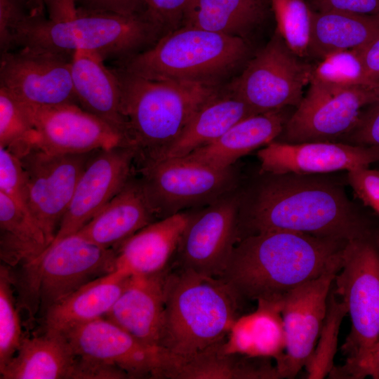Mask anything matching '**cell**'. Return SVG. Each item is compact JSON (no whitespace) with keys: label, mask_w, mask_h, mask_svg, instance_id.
Segmentation results:
<instances>
[{"label":"cell","mask_w":379,"mask_h":379,"mask_svg":"<svg viewBox=\"0 0 379 379\" xmlns=\"http://www.w3.org/2000/svg\"><path fill=\"white\" fill-rule=\"evenodd\" d=\"M256 114L223 86L199 108L178 140L156 160L185 157L213 142L241 120Z\"/></svg>","instance_id":"cell-29"},{"label":"cell","mask_w":379,"mask_h":379,"mask_svg":"<svg viewBox=\"0 0 379 379\" xmlns=\"http://www.w3.org/2000/svg\"><path fill=\"white\" fill-rule=\"evenodd\" d=\"M316 11H340L364 15L379 14V0H307Z\"/></svg>","instance_id":"cell-44"},{"label":"cell","mask_w":379,"mask_h":379,"mask_svg":"<svg viewBox=\"0 0 379 379\" xmlns=\"http://www.w3.org/2000/svg\"><path fill=\"white\" fill-rule=\"evenodd\" d=\"M285 109L246 117L213 142L183 157L219 168L231 167L241 157L279 136L290 117Z\"/></svg>","instance_id":"cell-25"},{"label":"cell","mask_w":379,"mask_h":379,"mask_svg":"<svg viewBox=\"0 0 379 379\" xmlns=\"http://www.w3.org/2000/svg\"><path fill=\"white\" fill-rule=\"evenodd\" d=\"M111 67L118 79L128 142L135 151L137 165L161 157L221 88L152 80Z\"/></svg>","instance_id":"cell-4"},{"label":"cell","mask_w":379,"mask_h":379,"mask_svg":"<svg viewBox=\"0 0 379 379\" xmlns=\"http://www.w3.org/2000/svg\"><path fill=\"white\" fill-rule=\"evenodd\" d=\"M370 90L373 98V103L379 102V83L371 85Z\"/></svg>","instance_id":"cell-49"},{"label":"cell","mask_w":379,"mask_h":379,"mask_svg":"<svg viewBox=\"0 0 379 379\" xmlns=\"http://www.w3.org/2000/svg\"><path fill=\"white\" fill-rule=\"evenodd\" d=\"M340 142L379 149V102L362 110L356 126Z\"/></svg>","instance_id":"cell-42"},{"label":"cell","mask_w":379,"mask_h":379,"mask_svg":"<svg viewBox=\"0 0 379 379\" xmlns=\"http://www.w3.org/2000/svg\"><path fill=\"white\" fill-rule=\"evenodd\" d=\"M329 375L334 378L359 379L371 376L372 378L379 379V341L358 364L346 369L334 366Z\"/></svg>","instance_id":"cell-45"},{"label":"cell","mask_w":379,"mask_h":379,"mask_svg":"<svg viewBox=\"0 0 379 379\" xmlns=\"http://www.w3.org/2000/svg\"><path fill=\"white\" fill-rule=\"evenodd\" d=\"M257 157L260 172L316 175L368 167L379 161V149L343 142L274 140L260 149Z\"/></svg>","instance_id":"cell-19"},{"label":"cell","mask_w":379,"mask_h":379,"mask_svg":"<svg viewBox=\"0 0 379 379\" xmlns=\"http://www.w3.org/2000/svg\"><path fill=\"white\" fill-rule=\"evenodd\" d=\"M239 188L192 210L176 253L178 267L222 278L237 242Z\"/></svg>","instance_id":"cell-13"},{"label":"cell","mask_w":379,"mask_h":379,"mask_svg":"<svg viewBox=\"0 0 379 379\" xmlns=\"http://www.w3.org/2000/svg\"><path fill=\"white\" fill-rule=\"evenodd\" d=\"M114 250L100 247L79 233L51 242L22 265V302L32 316L47 310L81 286L114 271Z\"/></svg>","instance_id":"cell-7"},{"label":"cell","mask_w":379,"mask_h":379,"mask_svg":"<svg viewBox=\"0 0 379 379\" xmlns=\"http://www.w3.org/2000/svg\"><path fill=\"white\" fill-rule=\"evenodd\" d=\"M335 294L341 298L351 319V330L341 347L346 356L340 369L362 360L379 341V245L377 239L349 241L336 274Z\"/></svg>","instance_id":"cell-9"},{"label":"cell","mask_w":379,"mask_h":379,"mask_svg":"<svg viewBox=\"0 0 379 379\" xmlns=\"http://www.w3.org/2000/svg\"><path fill=\"white\" fill-rule=\"evenodd\" d=\"M72 57L29 46L1 53L0 86L32 106L79 105L72 83Z\"/></svg>","instance_id":"cell-14"},{"label":"cell","mask_w":379,"mask_h":379,"mask_svg":"<svg viewBox=\"0 0 379 379\" xmlns=\"http://www.w3.org/2000/svg\"><path fill=\"white\" fill-rule=\"evenodd\" d=\"M192 210L157 220L138 231L114 250V270L128 275L164 271L175 255Z\"/></svg>","instance_id":"cell-21"},{"label":"cell","mask_w":379,"mask_h":379,"mask_svg":"<svg viewBox=\"0 0 379 379\" xmlns=\"http://www.w3.org/2000/svg\"><path fill=\"white\" fill-rule=\"evenodd\" d=\"M166 270L133 274L111 310L104 317L141 342L159 347L164 324Z\"/></svg>","instance_id":"cell-20"},{"label":"cell","mask_w":379,"mask_h":379,"mask_svg":"<svg viewBox=\"0 0 379 379\" xmlns=\"http://www.w3.org/2000/svg\"><path fill=\"white\" fill-rule=\"evenodd\" d=\"M0 234L1 260L11 267L31 262L48 246L29 211L1 192Z\"/></svg>","instance_id":"cell-32"},{"label":"cell","mask_w":379,"mask_h":379,"mask_svg":"<svg viewBox=\"0 0 379 379\" xmlns=\"http://www.w3.org/2000/svg\"><path fill=\"white\" fill-rule=\"evenodd\" d=\"M258 1H262V2H263V3L267 4H270L269 0H258Z\"/></svg>","instance_id":"cell-50"},{"label":"cell","mask_w":379,"mask_h":379,"mask_svg":"<svg viewBox=\"0 0 379 379\" xmlns=\"http://www.w3.org/2000/svg\"><path fill=\"white\" fill-rule=\"evenodd\" d=\"M341 267L291 291L281 300L286 348L276 367L281 378H293L305 366L319 338L332 284Z\"/></svg>","instance_id":"cell-15"},{"label":"cell","mask_w":379,"mask_h":379,"mask_svg":"<svg viewBox=\"0 0 379 379\" xmlns=\"http://www.w3.org/2000/svg\"><path fill=\"white\" fill-rule=\"evenodd\" d=\"M347 182L363 204L379 215V171L368 167L349 171Z\"/></svg>","instance_id":"cell-41"},{"label":"cell","mask_w":379,"mask_h":379,"mask_svg":"<svg viewBox=\"0 0 379 379\" xmlns=\"http://www.w3.org/2000/svg\"><path fill=\"white\" fill-rule=\"evenodd\" d=\"M363 75L368 86L379 83V37L358 49Z\"/></svg>","instance_id":"cell-46"},{"label":"cell","mask_w":379,"mask_h":379,"mask_svg":"<svg viewBox=\"0 0 379 379\" xmlns=\"http://www.w3.org/2000/svg\"><path fill=\"white\" fill-rule=\"evenodd\" d=\"M267 6L258 0H190L182 27L247 40L265 20Z\"/></svg>","instance_id":"cell-31"},{"label":"cell","mask_w":379,"mask_h":379,"mask_svg":"<svg viewBox=\"0 0 379 379\" xmlns=\"http://www.w3.org/2000/svg\"><path fill=\"white\" fill-rule=\"evenodd\" d=\"M28 0H0V53L16 46V33L29 17Z\"/></svg>","instance_id":"cell-39"},{"label":"cell","mask_w":379,"mask_h":379,"mask_svg":"<svg viewBox=\"0 0 379 379\" xmlns=\"http://www.w3.org/2000/svg\"><path fill=\"white\" fill-rule=\"evenodd\" d=\"M241 302L222 278L178 267L170 270L160 347L188 356L224 341Z\"/></svg>","instance_id":"cell-5"},{"label":"cell","mask_w":379,"mask_h":379,"mask_svg":"<svg viewBox=\"0 0 379 379\" xmlns=\"http://www.w3.org/2000/svg\"><path fill=\"white\" fill-rule=\"evenodd\" d=\"M277 141L338 142L356 126L362 108L373 103L370 86H338L312 79Z\"/></svg>","instance_id":"cell-11"},{"label":"cell","mask_w":379,"mask_h":379,"mask_svg":"<svg viewBox=\"0 0 379 379\" xmlns=\"http://www.w3.org/2000/svg\"><path fill=\"white\" fill-rule=\"evenodd\" d=\"M312 79L338 86H368L364 78L358 49L326 55L314 66Z\"/></svg>","instance_id":"cell-37"},{"label":"cell","mask_w":379,"mask_h":379,"mask_svg":"<svg viewBox=\"0 0 379 379\" xmlns=\"http://www.w3.org/2000/svg\"><path fill=\"white\" fill-rule=\"evenodd\" d=\"M139 180L157 220L207 206L239 187L234 166L219 168L186 157L137 166Z\"/></svg>","instance_id":"cell-8"},{"label":"cell","mask_w":379,"mask_h":379,"mask_svg":"<svg viewBox=\"0 0 379 379\" xmlns=\"http://www.w3.org/2000/svg\"><path fill=\"white\" fill-rule=\"evenodd\" d=\"M10 268L4 263L0 266V370L13 359L25 338Z\"/></svg>","instance_id":"cell-35"},{"label":"cell","mask_w":379,"mask_h":379,"mask_svg":"<svg viewBox=\"0 0 379 379\" xmlns=\"http://www.w3.org/2000/svg\"><path fill=\"white\" fill-rule=\"evenodd\" d=\"M129 277L114 270L81 286L47 310L43 315L44 330L64 333L104 317L121 293Z\"/></svg>","instance_id":"cell-26"},{"label":"cell","mask_w":379,"mask_h":379,"mask_svg":"<svg viewBox=\"0 0 379 379\" xmlns=\"http://www.w3.org/2000/svg\"><path fill=\"white\" fill-rule=\"evenodd\" d=\"M257 302L256 310L234 321L221 350L249 357L274 358L277 363L286 348L281 302Z\"/></svg>","instance_id":"cell-27"},{"label":"cell","mask_w":379,"mask_h":379,"mask_svg":"<svg viewBox=\"0 0 379 379\" xmlns=\"http://www.w3.org/2000/svg\"><path fill=\"white\" fill-rule=\"evenodd\" d=\"M62 334L77 356L117 366L131 378H158L164 363V349L141 342L105 317Z\"/></svg>","instance_id":"cell-16"},{"label":"cell","mask_w":379,"mask_h":379,"mask_svg":"<svg viewBox=\"0 0 379 379\" xmlns=\"http://www.w3.org/2000/svg\"><path fill=\"white\" fill-rule=\"evenodd\" d=\"M38 139L27 105L0 86V147L20 157L38 147Z\"/></svg>","instance_id":"cell-33"},{"label":"cell","mask_w":379,"mask_h":379,"mask_svg":"<svg viewBox=\"0 0 379 379\" xmlns=\"http://www.w3.org/2000/svg\"><path fill=\"white\" fill-rule=\"evenodd\" d=\"M0 192L26 208L25 175L20 159L1 147H0Z\"/></svg>","instance_id":"cell-40"},{"label":"cell","mask_w":379,"mask_h":379,"mask_svg":"<svg viewBox=\"0 0 379 379\" xmlns=\"http://www.w3.org/2000/svg\"><path fill=\"white\" fill-rule=\"evenodd\" d=\"M104 61L93 51L77 49L73 53L71 71L74 93L81 108L118 131L129 146L118 79Z\"/></svg>","instance_id":"cell-22"},{"label":"cell","mask_w":379,"mask_h":379,"mask_svg":"<svg viewBox=\"0 0 379 379\" xmlns=\"http://www.w3.org/2000/svg\"><path fill=\"white\" fill-rule=\"evenodd\" d=\"M270 231L347 241L377 237L335 181L319 174L260 172L248 188H239L237 241Z\"/></svg>","instance_id":"cell-1"},{"label":"cell","mask_w":379,"mask_h":379,"mask_svg":"<svg viewBox=\"0 0 379 379\" xmlns=\"http://www.w3.org/2000/svg\"><path fill=\"white\" fill-rule=\"evenodd\" d=\"M79 8L88 11L106 12L122 15L145 14L146 0H76Z\"/></svg>","instance_id":"cell-43"},{"label":"cell","mask_w":379,"mask_h":379,"mask_svg":"<svg viewBox=\"0 0 379 379\" xmlns=\"http://www.w3.org/2000/svg\"><path fill=\"white\" fill-rule=\"evenodd\" d=\"M347 313L345 304L335 298V293H330L326 317L319 344L305 366L308 378H323L334 367L333 357L336 351L339 327Z\"/></svg>","instance_id":"cell-36"},{"label":"cell","mask_w":379,"mask_h":379,"mask_svg":"<svg viewBox=\"0 0 379 379\" xmlns=\"http://www.w3.org/2000/svg\"><path fill=\"white\" fill-rule=\"evenodd\" d=\"M160 39L158 28L145 13L122 15L79 8L78 15L65 22L29 15L17 30L15 43L70 55L86 49L105 60L117 61L152 47Z\"/></svg>","instance_id":"cell-6"},{"label":"cell","mask_w":379,"mask_h":379,"mask_svg":"<svg viewBox=\"0 0 379 379\" xmlns=\"http://www.w3.org/2000/svg\"><path fill=\"white\" fill-rule=\"evenodd\" d=\"M251 56L246 39L183 26L152 47L114 65L149 79L220 88Z\"/></svg>","instance_id":"cell-3"},{"label":"cell","mask_w":379,"mask_h":379,"mask_svg":"<svg viewBox=\"0 0 379 379\" xmlns=\"http://www.w3.org/2000/svg\"><path fill=\"white\" fill-rule=\"evenodd\" d=\"M276 30L298 56L308 57L313 9L307 0H269Z\"/></svg>","instance_id":"cell-34"},{"label":"cell","mask_w":379,"mask_h":379,"mask_svg":"<svg viewBox=\"0 0 379 379\" xmlns=\"http://www.w3.org/2000/svg\"><path fill=\"white\" fill-rule=\"evenodd\" d=\"M27 105L39 135L38 147L46 152L84 154L128 146L118 131L79 105Z\"/></svg>","instance_id":"cell-18"},{"label":"cell","mask_w":379,"mask_h":379,"mask_svg":"<svg viewBox=\"0 0 379 379\" xmlns=\"http://www.w3.org/2000/svg\"><path fill=\"white\" fill-rule=\"evenodd\" d=\"M377 241H378V245H379V237H378V238H377Z\"/></svg>","instance_id":"cell-51"},{"label":"cell","mask_w":379,"mask_h":379,"mask_svg":"<svg viewBox=\"0 0 379 379\" xmlns=\"http://www.w3.org/2000/svg\"><path fill=\"white\" fill-rule=\"evenodd\" d=\"M348 241L291 231L239 240L223 279L241 301L279 302L291 291L342 266Z\"/></svg>","instance_id":"cell-2"},{"label":"cell","mask_w":379,"mask_h":379,"mask_svg":"<svg viewBox=\"0 0 379 379\" xmlns=\"http://www.w3.org/2000/svg\"><path fill=\"white\" fill-rule=\"evenodd\" d=\"M379 37V14L313 10L308 57L320 60L341 51L364 48Z\"/></svg>","instance_id":"cell-30"},{"label":"cell","mask_w":379,"mask_h":379,"mask_svg":"<svg viewBox=\"0 0 379 379\" xmlns=\"http://www.w3.org/2000/svg\"><path fill=\"white\" fill-rule=\"evenodd\" d=\"M51 21L59 22L74 18L79 14V6L76 0H44Z\"/></svg>","instance_id":"cell-47"},{"label":"cell","mask_w":379,"mask_h":379,"mask_svg":"<svg viewBox=\"0 0 379 379\" xmlns=\"http://www.w3.org/2000/svg\"><path fill=\"white\" fill-rule=\"evenodd\" d=\"M77 355L64 334L44 330L25 337L1 379H72Z\"/></svg>","instance_id":"cell-28"},{"label":"cell","mask_w":379,"mask_h":379,"mask_svg":"<svg viewBox=\"0 0 379 379\" xmlns=\"http://www.w3.org/2000/svg\"><path fill=\"white\" fill-rule=\"evenodd\" d=\"M29 15L44 16V0H28Z\"/></svg>","instance_id":"cell-48"},{"label":"cell","mask_w":379,"mask_h":379,"mask_svg":"<svg viewBox=\"0 0 379 379\" xmlns=\"http://www.w3.org/2000/svg\"><path fill=\"white\" fill-rule=\"evenodd\" d=\"M135 160V151L128 146L94 152L81 174L53 241L78 232L118 194L132 178Z\"/></svg>","instance_id":"cell-17"},{"label":"cell","mask_w":379,"mask_h":379,"mask_svg":"<svg viewBox=\"0 0 379 379\" xmlns=\"http://www.w3.org/2000/svg\"><path fill=\"white\" fill-rule=\"evenodd\" d=\"M314 65L305 61L275 30L270 40L224 87L255 113L297 107Z\"/></svg>","instance_id":"cell-10"},{"label":"cell","mask_w":379,"mask_h":379,"mask_svg":"<svg viewBox=\"0 0 379 379\" xmlns=\"http://www.w3.org/2000/svg\"><path fill=\"white\" fill-rule=\"evenodd\" d=\"M222 342L188 356L176 355L167 351L159 378H281L276 366H273L267 358L224 353L221 350Z\"/></svg>","instance_id":"cell-24"},{"label":"cell","mask_w":379,"mask_h":379,"mask_svg":"<svg viewBox=\"0 0 379 379\" xmlns=\"http://www.w3.org/2000/svg\"><path fill=\"white\" fill-rule=\"evenodd\" d=\"M190 0H146L145 14L157 26L161 38L182 27Z\"/></svg>","instance_id":"cell-38"},{"label":"cell","mask_w":379,"mask_h":379,"mask_svg":"<svg viewBox=\"0 0 379 379\" xmlns=\"http://www.w3.org/2000/svg\"><path fill=\"white\" fill-rule=\"evenodd\" d=\"M93 152L57 154L34 147L18 157L25 175L26 208L41 227L48 245L58 232L77 182Z\"/></svg>","instance_id":"cell-12"},{"label":"cell","mask_w":379,"mask_h":379,"mask_svg":"<svg viewBox=\"0 0 379 379\" xmlns=\"http://www.w3.org/2000/svg\"><path fill=\"white\" fill-rule=\"evenodd\" d=\"M156 220L139 178L132 177L77 233L100 247L110 249Z\"/></svg>","instance_id":"cell-23"}]
</instances>
